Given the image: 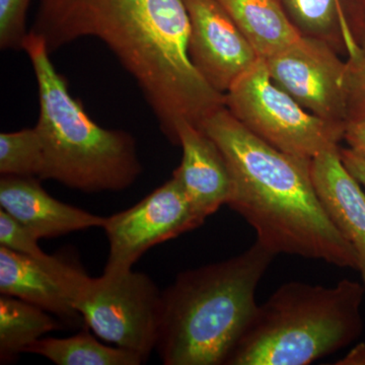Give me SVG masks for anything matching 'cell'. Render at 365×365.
Segmentation results:
<instances>
[{"label":"cell","mask_w":365,"mask_h":365,"mask_svg":"<svg viewBox=\"0 0 365 365\" xmlns=\"http://www.w3.org/2000/svg\"><path fill=\"white\" fill-rule=\"evenodd\" d=\"M351 150L365 155V121L346 124L344 137Z\"/></svg>","instance_id":"obj_25"},{"label":"cell","mask_w":365,"mask_h":365,"mask_svg":"<svg viewBox=\"0 0 365 365\" xmlns=\"http://www.w3.org/2000/svg\"><path fill=\"white\" fill-rule=\"evenodd\" d=\"M269 76L314 116L346 126L347 62L324 41L302 37L264 59Z\"/></svg>","instance_id":"obj_9"},{"label":"cell","mask_w":365,"mask_h":365,"mask_svg":"<svg viewBox=\"0 0 365 365\" xmlns=\"http://www.w3.org/2000/svg\"><path fill=\"white\" fill-rule=\"evenodd\" d=\"M365 285H281L257 307L225 365H307L351 344L364 331Z\"/></svg>","instance_id":"obj_5"},{"label":"cell","mask_w":365,"mask_h":365,"mask_svg":"<svg viewBox=\"0 0 365 365\" xmlns=\"http://www.w3.org/2000/svg\"><path fill=\"white\" fill-rule=\"evenodd\" d=\"M88 277L64 257L35 258L0 247V294L35 304L69 325L83 323L76 302Z\"/></svg>","instance_id":"obj_10"},{"label":"cell","mask_w":365,"mask_h":365,"mask_svg":"<svg viewBox=\"0 0 365 365\" xmlns=\"http://www.w3.org/2000/svg\"><path fill=\"white\" fill-rule=\"evenodd\" d=\"M260 59H267L300 35L277 0H216Z\"/></svg>","instance_id":"obj_15"},{"label":"cell","mask_w":365,"mask_h":365,"mask_svg":"<svg viewBox=\"0 0 365 365\" xmlns=\"http://www.w3.org/2000/svg\"><path fill=\"white\" fill-rule=\"evenodd\" d=\"M314 189L327 215L356 254L365 285V191L346 169L340 148L312 160Z\"/></svg>","instance_id":"obj_14"},{"label":"cell","mask_w":365,"mask_h":365,"mask_svg":"<svg viewBox=\"0 0 365 365\" xmlns=\"http://www.w3.org/2000/svg\"><path fill=\"white\" fill-rule=\"evenodd\" d=\"M49 313L25 300L0 297V360L14 361L46 334L60 328Z\"/></svg>","instance_id":"obj_17"},{"label":"cell","mask_w":365,"mask_h":365,"mask_svg":"<svg viewBox=\"0 0 365 365\" xmlns=\"http://www.w3.org/2000/svg\"><path fill=\"white\" fill-rule=\"evenodd\" d=\"M340 157L346 169L349 170L355 179L365 190V155L351 148H341Z\"/></svg>","instance_id":"obj_23"},{"label":"cell","mask_w":365,"mask_h":365,"mask_svg":"<svg viewBox=\"0 0 365 365\" xmlns=\"http://www.w3.org/2000/svg\"><path fill=\"white\" fill-rule=\"evenodd\" d=\"M352 355H356L359 356V359H355L353 364H365V345L359 346V347L355 348L351 352Z\"/></svg>","instance_id":"obj_26"},{"label":"cell","mask_w":365,"mask_h":365,"mask_svg":"<svg viewBox=\"0 0 365 365\" xmlns=\"http://www.w3.org/2000/svg\"><path fill=\"white\" fill-rule=\"evenodd\" d=\"M23 50L32 62L39 91L35 128L44 158L40 180H54L85 193L120 192L132 186L143 173L134 137L103 128L91 119L53 66L41 36L30 31Z\"/></svg>","instance_id":"obj_4"},{"label":"cell","mask_w":365,"mask_h":365,"mask_svg":"<svg viewBox=\"0 0 365 365\" xmlns=\"http://www.w3.org/2000/svg\"><path fill=\"white\" fill-rule=\"evenodd\" d=\"M177 141L182 148V160L173 175L181 182L197 212L206 220L230 199L232 179L227 162L198 125L180 123Z\"/></svg>","instance_id":"obj_13"},{"label":"cell","mask_w":365,"mask_h":365,"mask_svg":"<svg viewBox=\"0 0 365 365\" xmlns=\"http://www.w3.org/2000/svg\"><path fill=\"white\" fill-rule=\"evenodd\" d=\"M355 37L365 30V0H342Z\"/></svg>","instance_id":"obj_24"},{"label":"cell","mask_w":365,"mask_h":365,"mask_svg":"<svg viewBox=\"0 0 365 365\" xmlns=\"http://www.w3.org/2000/svg\"><path fill=\"white\" fill-rule=\"evenodd\" d=\"M39 240L23 223L0 208V247L35 258H44L48 254L41 249Z\"/></svg>","instance_id":"obj_22"},{"label":"cell","mask_w":365,"mask_h":365,"mask_svg":"<svg viewBox=\"0 0 365 365\" xmlns=\"http://www.w3.org/2000/svg\"><path fill=\"white\" fill-rule=\"evenodd\" d=\"M42 143L34 128L0 134V174L1 176L35 177L43 172Z\"/></svg>","instance_id":"obj_19"},{"label":"cell","mask_w":365,"mask_h":365,"mask_svg":"<svg viewBox=\"0 0 365 365\" xmlns=\"http://www.w3.org/2000/svg\"><path fill=\"white\" fill-rule=\"evenodd\" d=\"M31 0H0V47L23 50L26 32V13Z\"/></svg>","instance_id":"obj_21"},{"label":"cell","mask_w":365,"mask_h":365,"mask_svg":"<svg viewBox=\"0 0 365 365\" xmlns=\"http://www.w3.org/2000/svg\"><path fill=\"white\" fill-rule=\"evenodd\" d=\"M346 62L347 123L365 121V30L359 34L357 46L348 55Z\"/></svg>","instance_id":"obj_20"},{"label":"cell","mask_w":365,"mask_h":365,"mask_svg":"<svg viewBox=\"0 0 365 365\" xmlns=\"http://www.w3.org/2000/svg\"><path fill=\"white\" fill-rule=\"evenodd\" d=\"M275 255L260 242L227 260L178 274L163 292L157 350L165 365L225 364L258 304Z\"/></svg>","instance_id":"obj_3"},{"label":"cell","mask_w":365,"mask_h":365,"mask_svg":"<svg viewBox=\"0 0 365 365\" xmlns=\"http://www.w3.org/2000/svg\"><path fill=\"white\" fill-rule=\"evenodd\" d=\"M31 31L45 40L50 53L81 38L104 42L176 145L180 123L200 126L225 107V95L209 85L190 58L182 0H40Z\"/></svg>","instance_id":"obj_1"},{"label":"cell","mask_w":365,"mask_h":365,"mask_svg":"<svg viewBox=\"0 0 365 365\" xmlns=\"http://www.w3.org/2000/svg\"><path fill=\"white\" fill-rule=\"evenodd\" d=\"M225 107L248 130L288 155L313 160L337 150L345 126L314 116L279 88L263 59L225 93Z\"/></svg>","instance_id":"obj_6"},{"label":"cell","mask_w":365,"mask_h":365,"mask_svg":"<svg viewBox=\"0 0 365 365\" xmlns=\"http://www.w3.org/2000/svg\"><path fill=\"white\" fill-rule=\"evenodd\" d=\"M25 353L58 365H140L143 357L118 346L103 344L88 331L67 338H41Z\"/></svg>","instance_id":"obj_18"},{"label":"cell","mask_w":365,"mask_h":365,"mask_svg":"<svg viewBox=\"0 0 365 365\" xmlns=\"http://www.w3.org/2000/svg\"><path fill=\"white\" fill-rule=\"evenodd\" d=\"M76 307L100 339L136 353L144 362L157 348L163 292L148 274L130 269L88 277Z\"/></svg>","instance_id":"obj_7"},{"label":"cell","mask_w":365,"mask_h":365,"mask_svg":"<svg viewBox=\"0 0 365 365\" xmlns=\"http://www.w3.org/2000/svg\"><path fill=\"white\" fill-rule=\"evenodd\" d=\"M189 16V54L197 71L225 95L259 57L216 0H182Z\"/></svg>","instance_id":"obj_11"},{"label":"cell","mask_w":365,"mask_h":365,"mask_svg":"<svg viewBox=\"0 0 365 365\" xmlns=\"http://www.w3.org/2000/svg\"><path fill=\"white\" fill-rule=\"evenodd\" d=\"M35 177L1 176L0 206L39 239L104 227L106 217L50 196Z\"/></svg>","instance_id":"obj_12"},{"label":"cell","mask_w":365,"mask_h":365,"mask_svg":"<svg viewBox=\"0 0 365 365\" xmlns=\"http://www.w3.org/2000/svg\"><path fill=\"white\" fill-rule=\"evenodd\" d=\"M181 182L173 175L135 205L106 217L109 255L104 272L133 269L144 253L203 225Z\"/></svg>","instance_id":"obj_8"},{"label":"cell","mask_w":365,"mask_h":365,"mask_svg":"<svg viewBox=\"0 0 365 365\" xmlns=\"http://www.w3.org/2000/svg\"><path fill=\"white\" fill-rule=\"evenodd\" d=\"M201 129L222 151L232 179L227 205L277 256L294 255L357 270L356 254L331 222L312 178V160L283 153L255 135L227 107Z\"/></svg>","instance_id":"obj_2"},{"label":"cell","mask_w":365,"mask_h":365,"mask_svg":"<svg viewBox=\"0 0 365 365\" xmlns=\"http://www.w3.org/2000/svg\"><path fill=\"white\" fill-rule=\"evenodd\" d=\"M302 37L324 41L338 53L349 55L356 37L342 0H277Z\"/></svg>","instance_id":"obj_16"}]
</instances>
